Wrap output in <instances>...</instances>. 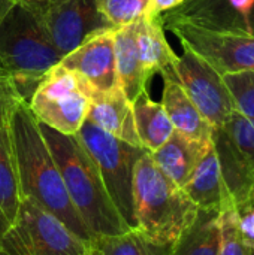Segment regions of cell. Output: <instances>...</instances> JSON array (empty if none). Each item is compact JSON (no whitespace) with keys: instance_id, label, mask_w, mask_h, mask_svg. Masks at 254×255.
I'll return each instance as SVG.
<instances>
[{"instance_id":"cell-1","label":"cell","mask_w":254,"mask_h":255,"mask_svg":"<svg viewBox=\"0 0 254 255\" xmlns=\"http://www.w3.org/2000/svg\"><path fill=\"white\" fill-rule=\"evenodd\" d=\"M21 197H28L55 215L76 236L94 242L87 226L73 208L60 169L40 131L30 106L18 99L10 115Z\"/></svg>"},{"instance_id":"cell-2","label":"cell","mask_w":254,"mask_h":255,"mask_svg":"<svg viewBox=\"0 0 254 255\" xmlns=\"http://www.w3.org/2000/svg\"><path fill=\"white\" fill-rule=\"evenodd\" d=\"M60 169L67 196L94 239L130 230L114 206L99 169L76 136L61 134L39 123Z\"/></svg>"},{"instance_id":"cell-3","label":"cell","mask_w":254,"mask_h":255,"mask_svg":"<svg viewBox=\"0 0 254 255\" xmlns=\"http://www.w3.org/2000/svg\"><path fill=\"white\" fill-rule=\"evenodd\" d=\"M61 60L39 12L13 3L0 19V64L21 100L28 105L37 84Z\"/></svg>"},{"instance_id":"cell-4","label":"cell","mask_w":254,"mask_h":255,"mask_svg":"<svg viewBox=\"0 0 254 255\" xmlns=\"http://www.w3.org/2000/svg\"><path fill=\"white\" fill-rule=\"evenodd\" d=\"M198 206L171 181L145 151L133 173V215L136 229L159 244H175L198 215Z\"/></svg>"},{"instance_id":"cell-5","label":"cell","mask_w":254,"mask_h":255,"mask_svg":"<svg viewBox=\"0 0 254 255\" xmlns=\"http://www.w3.org/2000/svg\"><path fill=\"white\" fill-rule=\"evenodd\" d=\"M94 242L76 236L55 215L22 197L0 255H91Z\"/></svg>"},{"instance_id":"cell-6","label":"cell","mask_w":254,"mask_h":255,"mask_svg":"<svg viewBox=\"0 0 254 255\" xmlns=\"http://www.w3.org/2000/svg\"><path fill=\"white\" fill-rule=\"evenodd\" d=\"M94 93L79 73L58 63L37 84L28 106L39 123L75 136L87 120Z\"/></svg>"},{"instance_id":"cell-7","label":"cell","mask_w":254,"mask_h":255,"mask_svg":"<svg viewBox=\"0 0 254 255\" xmlns=\"http://www.w3.org/2000/svg\"><path fill=\"white\" fill-rule=\"evenodd\" d=\"M96 163L106 191L118 214L130 229H136L133 215V173L139 157L147 151L129 145L85 120L75 134Z\"/></svg>"},{"instance_id":"cell-8","label":"cell","mask_w":254,"mask_h":255,"mask_svg":"<svg viewBox=\"0 0 254 255\" xmlns=\"http://www.w3.org/2000/svg\"><path fill=\"white\" fill-rule=\"evenodd\" d=\"M222 76L254 70V34L208 30L183 22L162 24Z\"/></svg>"},{"instance_id":"cell-9","label":"cell","mask_w":254,"mask_h":255,"mask_svg":"<svg viewBox=\"0 0 254 255\" xmlns=\"http://www.w3.org/2000/svg\"><path fill=\"white\" fill-rule=\"evenodd\" d=\"M169 72L214 130L222 128L234 115L223 76L193 51L183 46V54L177 55Z\"/></svg>"},{"instance_id":"cell-10","label":"cell","mask_w":254,"mask_h":255,"mask_svg":"<svg viewBox=\"0 0 254 255\" xmlns=\"http://www.w3.org/2000/svg\"><path fill=\"white\" fill-rule=\"evenodd\" d=\"M36 10L63 57L91 37L117 28L102 13L96 0H58Z\"/></svg>"},{"instance_id":"cell-11","label":"cell","mask_w":254,"mask_h":255,"mask_svg":"<svg viewBox=\"0 0 254 255\" xmlns=\"http://www.w3.org/2000/svg\"><path fill=\"white\" fill-rule=\"evenodd\" d=\"M160 22L254 34V0H184L178 7L163 13Z\"/></svg>"},{"instance_id":"cell-12","label":"cell","mask_w":254,"mask_h":255,"mask_svg":"<svg viewBox=\"0 0 254 255\" xmlns=\"http://www.w3.org/2000/svg\"><path fill=\"white\" fill-rule=\"evenodd\" d=\"M114 30L91 37L63 57L60 64L79 73L96 91H106L117 87Z\"/></svg>"},{"instance_id":"cell-13","label":"cell","mask_w":254,"mask_h":255,"mask_svg":"<svg viewBox=\"0 0 254 255\" xmlns=\"http://www.w3.org/2000/svg\"><path fill=\"white\" fill-rule=\"evenodd\" d=\"M87 120L105 133L129 145L142 148L136 133L133 102L127 99L120 85L94 93Z\"/></svg>"},{"instance_id":"cell-14","label":"cell","mask_w":254,"mask_h":255,"mask_svg":"<svg viewBox=\"0 0 254 255\" xmlns=\"http://www.w3.org/2000/svg\"><path fill=\"white\" fill-rule=\"evenodd\" d=\"M183 190L187 197L198 206V209L219 214L228 209H235L222 176L214 143L199 161Z\"/></svg>"},{"instance_id":"cell-15","label":"cell","mask_w":254,"mask_h":255,"mask_svg":"<svg viewBox=\"0 0 254 255\" xmlns=\"http://www.w3.org/2000/svg\"><path fill=\"white\" fill-rule=\"evenodd\" d=\"M18 99L21 97L15 93L0 105V208L10 223H13L22 199L10 127L12 109Z\"/></svg>"},{"instance_id":"cell-16","label":"cell","mask_w":254,"mask_h":255,"mask_svg":"<svg viewBox=\"0 0 254 255\" xmlns=\"http://www.w3.org/2000/svg\"><path fill=\"white\" fill-rule=\"evenodd\" d=\"M163 78L162 105L174 126V130L199 142H211L214 128L199 112L169 70L160 73Z\"/></svg>"},{"instance_id":"cell-17","label":"cell","mask_w":254,"mask_h":255,"mask_svg":"<svg viewBox=\"0 0 254 255\" xmlns=\"http://www.w3.org/2000/svg\"><path fill=\"white\" fill-rule=\"evenodd\" d=\"M211 145L213 140L199 142L174 131L157 151L151 152V157L157 167L183 188Z\"/></svg>"},{"instance_id":"cell-18","label":"cell","mask_w":254,"mask_h":255,"mask_svg":"<svg viewBox=\"0 0 254 255\" xmlns=\"http://www.w3.org/2000/svg\"><path fill=\"white\" fill-rule=\"evenodd\" d=\"M115 67L120 88L127 99L133 102L139 93L147 90L148 79L145 78L136 45V24H127L114 30Z\"/></svg>"},{"instance_id":"cell-19","label":"cell","mask_w":254,"mask_h":255,"mask_svg":"<svg viewBox=\"0 0 254 255\" xmlns=\"http://www.w3.org/2000/svg\"><path fill=\"white\" fill-rule=\"evenodd\" d=\"M136 24V45L142 72L150 81L156 73H163L171 69L177 60V54L171 48L165 28L159 18H139Z\"/></svg>"},{"instance_id":"cell-20","label":"cell","mask_w":254,"mask_h":255,"mask_svg":"<svg viewBox=\"0 0 254 255\" xmlns=\"http://www.w3.org/2000/svg\"><path fill=\"white\" fill-rule=\"evenodd\" d=\"M133 112L141 146L150 152L157 151L175 131L163 105L153 100L148 90L133 100Z\"/></svg>"},{"instance_id":"cell-21","label":"cell","mask_w":254,"mask_h":255,"mask_svg":"<svg viewBox=\"0 0 254 255\" xmlns=\"http://www.w3.org/2000/svg\"><path fill=\"white\" fill-rule=\"evenodd\" d=\"M219 215L199 209L195 221L174 244L171 255H219Z\"/></svg>"},{"instance_id":"cell-22","label":"cell","mask_w":254,"mask_h":255,"mask_svg":"<svg viewBox=\"0 0 254 255\" xmlns=\"http://www.w3.org/2000/svg\"><path fill=\"white\" fill-rule=\"evenodd\" d=\"M97 255H171L174 244H159L147 238L141 230L130 229L114 236L94 239Z\"/></svg>"},{"instance_id":"cell-23","label":"cell","mask_w":254,"mask_h":255,"mask_svg":"<svg viewBox=\"0 0 254 255\" xmlns=\"http://www.w3.org/2000/svg\"><path fill=\"white\" fill-rule=\"evenodd\" d=\"M220 130L254 178V120L237 112Z\"/></svg>"},{"instance_id":"cell-24","label":"cell","mask_w":254,"mask_h":255,"mask_svg":"<svg viewBox=\"0 0 254 255\" xmlns=\"http://www.w3.org/2000/svg\"><path fill=\"white\" fill-rule=\"evenodd\" d=\"M219 255H254V239L243 232L240 214L235 209L219 215Z\"/></svg>"},{"instance_id":"cell-25","label":"cell","mask_w":254,"mask_h":255,"mask_svg":"<svg viewBox=\"0 0 254 255\" xmlns=\"http://www.w3.org/2000/svg\"><path fill=\"white\" fill-rule=\"evenodd\" d=\"M237 114L254 120V70L223 76Z\"/></svg>"},{"instance_id":"cell-26","label":"cell","mask_w":254,"mask_h":255,"mask_svg":"<svg viewBox=\"0 0 254 255\" xmlns=\"http://www.w3.org/2000/svg\"><path fill=\"white\" fill-rule=\"evenodd\" d=\"M102 13L114 27L132 24L144 16L150 0H96Z\"/></svg>"},{"instance_id":"cell-27","label":"cell","mask_w":254,"mask_h":255,"mask_svg":"<svg viewBox=\"0 0 254 255\" xmlns=\"http://www.w3.org/2000/svg\"><path fill=\"white\" fill-rule=\"evenodd\" d=\"M184 0H150L144 13V18L153 19V18H159L163 13L178 7L180 4H183Z\"/></svg>"},{"instance_id":"cell-28","label":"cell","mask_w":254,"mask_h":255,"mask_svg":"<svg viewBox=\"0 0 254 255\" xmlns=\"http://www.w3.org/2000/svg\"><path fill=\"white\" fill-rule=\"evenodd\" d=\"M240 223H241L243 232H244L249 238L254 239V208H252V209L247 211V212L240 214Z\"/></svg>"},{"instance_id":"cell-29","label":"cell","mask_w":254,"mask_h":255,"mask_svg":"<svg viewBox=\"0 0 254 255\" xmlns=\"http://www.w3.org/2000/svg\"><path fill=\"white\" fill-rule=\"evenodd\" d=\"M15 93H16V91H15V88H13L10 79H1V81H0V105H1L7 97H10V96L15 94ZM16 94H18V93H16Z\"/></svg>"},{"instance_id":"cell-30","label":"cell","mask_w":254,"mask_h":255,"mask_svg":"<svg viewBox=\"0 0 254 255\" xmlns=\"http://www.w3.org/2000/svg\"><path fill=\"white\" fill-rule=\"evenodd\" d=\"M13 3H21V4H25V6H30L33 9H42L54 1H58V0H12Z\"/></svg>"},{"instance_id":"cell-31","label":"cell","mask_w":254,"mask_h":255,"mask_svg":"<svg viewBox=\"0 0 254 255\" xmlns=\"http://www.w3.org/2000/svg\"><path fill=\"white\" fill-rule=\"evenodd\" d=\"M10 224L12 223L9 221V218L6 217V214L0 208V247H1V242L4 239V236H6V233H7L9 227H10Z\"/></svg>"},{"instance_id":"cell-32","label":"cell","mask_w":254,"mask_h":255,"mask_svg":"<svg viewBox=\"0 0 254 255\" xmlns=\"http://www.w3.org/2000/svg\"><path fill=\"white\" fill-rule=\"evenodd\" d=\"M13 4L12 0H0V19L4 16V13L10 9V6Z\"/></svg>"},{"instance_id":"cell-33","label":"cell","mask_w":254,"mask_h":255,"mask_svg":"<svg viewBox=\"0 0 254 255\" xmlns=\"http://www.w3.org/2000/svg\"><path fill=\"white\" fill-rule=\"evenodd\" d=\"M1 79H9V76H7V73L4 72L3 66L0 64V81H1Z\"/></svg>"},{"instance_id":"cell-34","label":"cell","mask_w":254,"mask_h":255,"mask_svg":"<svg viewBox=\"0 0 254 255\" xmlns=\"http://www.w3.org/2000/svg\"><path fill=\"white\" fill-rule=\"evenodd\" d=\"M91 255H97V253H96V248L93 250V254H91Z\"/></svg>"}]
</instances>
